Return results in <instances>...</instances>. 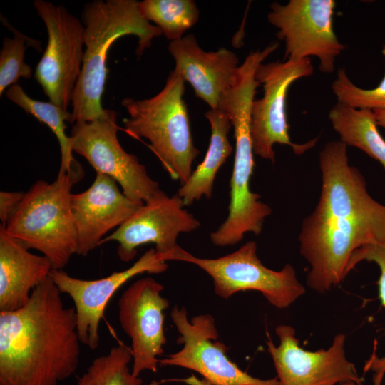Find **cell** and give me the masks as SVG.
I'll return each mask as SVG.
<instances>
[{"mask_svg": "<svg viewBox=\"0 0 385 385\" xmlns=\"http://www.w3.org/2000/svg\"><path fill=\"white\" fill-rule=\"evenodd\" d=\"M171 319L180 334L178 352L159 359L163 366H176L195 371L212 385H280L277 378H255L232 361L226 345L217 340L215 319L208 314L194 317L190 321L185 307H174Z\"/></svg>", "mask_w": 385, "mask_h": 385, "instance_id": "obj_11", "label": "cell"}, {"mask_svg": "<svg viewBox=\"0 0 385 385\" xmlns=\"http://www.w3.org/2000/svg\"><path fill=\"white\" fill-rule=\"evenodd\" d=\"M211 126L210 144L203 160L192 171L178 194L185 206L191 205L203 196L210 199L216 175L233 151L228 135L232 125L227 113L220 108H210L205 113Z\"/></svg>", "mask_w": 385, "mask_h": 385, "instance_id": "obj_19", "label": "cell"}, {"mask_svg": "<svg viewBox=\"0 0 385 385\" xmlns=\"http://www.w3.org/2000/svg\"><path fill=\"white\" fill-rule=\"evenodd\" d=\"M373 111L377 125L385 128V111L375 110Z\"/></svg>", "mask_w": 385, "mask_h": 385, "instance_id": "obj_29", "label": "cell"}, {"mask_svg": "<svg viewBox=\"0 0 385 385\" xmlns=\"http://www.w3.org/2000/svg\"><path fill=\"white\" fill-rule=\"evenodd\" d=\"M163 286L153 278L140 279L128 287L118 299V318L123 331L131 339L132 373H155L158 357L166 343L164 311L169 301L161 295Z\"/></svg>", "mask_w": 385, "mask_h": 385, "instance_id": "obj_14", "label": "cell"}, {"mask_svg": "<svg viewBox=\"0 0 385 385\" xmlns=\"http://www.w3.org/2000/svg\"><path fill=\"white\" fill-rule=\"evenodd\" d=\"M53 269L46 256L32 254L0 227V312L26 304L33 290Z\"/></svg>", "mask_w": 385, "mask_h": 385, "instance_id": "obj_18", "label": "cell"}, {"mask_svg": "<svg viewBox=\"0 0 385 385\" xmlns=\"http://www.w3.org/2000/svg\"><path fill=\"white\" fill-rule=\"evenodd\" d=\"M185 80L172 71L163 89L150 98H125L122 106L129 115L125 130L136 138H146L164 168L181 185L192 173L200 151L194 145L187 106Z\"/></svg>", "mask_w": 385, "mask_h": 385, "instance_id": "obj_5", "label": "cell"}, {"mask_svg": "<svg viewBox=\"0 0 385 385\" xmlns=\"http://www.w3.org/2000/svg\"><path fill=\"white\" fill-rule=\"evenodd\" d=\"M335 6L334 0H289L284 5H270L267 20L285 43L284 61L314 56L321 72H334L336 59L345 49L333 29Z\"/></svg>", "mask_w": 385, "mask_h": 385, "instance_id": "obj_10", "label": "cell"}, {"mask_svg": "<svg viewBox=\"0 0 385 385\" xmlns=\"http://www.w3.org/2000/svg\"><path fill=\"white\" fill-rule=\"evenodd\" d=\"M80 343L75 308L48 277L24 307L0 312V385H58L76 371Z\"/></svg>", "mask_w": 385, "mask_h": 385, "instance_id": "obj_2", "label": "cell"}, {"mask_svg": "<svg viewBox=\"0 0 385 385\" xmlns=\"http://www.w3.org/2000/svg\"><path fill=\"white\" fill-rule=\"evenodd\" d=\"M168 50L175 69L193 88L197 97L212 109L217 108L222 95L234 83L240 66L237 55L226 48L207 52L193 34L170 41Z\"/></svg>", "mask_w": 385, "mask_h": 385, "instance_id": "obj_17", "label": "cell"}, {"mask_svg": "<svg viewBox=\"0 0 385 385\" xmlns=\"http://www.w3.org/2000/svg\"><path fill=\"white\" fill-rule=\"evenodd\" d=\"M319 166V200L303 220L298 240L300 253L310 265L307 284L324 293L347 276L355 250L385 243V205L369 194L364 177L349 164L347 145L341 140L324 145Z\"/></svg>", "mask_w": 385, "mask_h": 385, "instance_id": "obj_1", "label": "cell"}, {"mask_svg": "<svg viewBox=\"0 0 385 385\" xmlns=\"http://www.w3.org/2000/svg\"><path fill=\"white\" fill-rule=\"evenodd\" d=\"M25 192L13 191L0 192V227L5 228L9 219L21 202Z\"/></svg>", "mask_w": 385, "mask_h": 385, "instance_id": "obj_27", "label": "cell"}, {"mask_svg": "<svg viewBox=\"0 0 385 385\" xmlns=\"http://www.w3.org/2000/svg\"><path fill=\"white\" fill-rule=\"evenodd\" d=\"M167 269L166 262L158 257L155 248H151L128 269L103 278L81 279L60 269H53L49 277L60 292L73 301L81 343L93 350L99 344V327L106 307L118 289L136 275L160 274Z\"/></svg>", "mask_w": 385, "mask_h": 385, "instance_id": "obj_15", "label": "cell"}, {"mask_svg": "<svg viewBox=\"0 0 385 385\" xmlns=\"http://www.w3.org/2000/svg\"><path fill=\"white\" fill-rule=\"evenodd\" d=\"M33 4L48 34L34 77L50 101L68 111L83 64L85 27L61 5L45 0Z\"/></svg>", "mask_w": 385, "mask_h": 385, "instance_id": "obj_7", "label": "cell"}, {"mask_svg": "<svg viewBox=\"0 0 385 385\" xmlns=\"http://www.w3.org/2000/svg\"><path fill=\"white\" fill-rule=\"evenodd\" d=\"M6 96L26 113L32 115L52 130L58 139L61 150V165L58 175L70 172L76 162L73 157L70 136L66 133V123L69 121L71 112L64 111L51 101L44 102L29 97L18 83L8 88Z\"/></svg>", "mask_w": 385, "mask_h": 385, "instance_id": "obj_21", "label": "cell"}, {"mask_svg": "<svg viewBox=\"0 0 385 385\" xmlns=\"http://www.w3.org/2000/svg\"><path fill=\"white\" fill-rule=\"evenodd\" d=\"M276 333L279 344L266 342L280 385H336L362 383L353 363L345 356L344 334H337L327 349L304 350L299 345L294 329L282 324Z\"/></svg>", "mask_w": 385, "mask_h": 385, "instance_id": "obj_13", "label": "cell"}, {"mask_svg": "<svg viewBox=\"0 0 385 385\" xmlns=\"http://www.w3.org/2000/svg\"><path fill=\"white\" fill-rule=\"evenodd\" d=\"M2 24L14 34L13 38L5 37L0 51V96L10 86L17 84L19 78L29 79L31 77L32 69L24 61L25 51L31 46L41 51V42L31 38L14 28L5 19L1 16Z\"/></svg>", "mask_w": 385, "mask_h": 385, "instance_id": "obj_24", "label": "cell"}, {"mask_svg": "<svg viewBox=\"0 0 385 385\" xmlns=\"http://www.w3.org/2000/svg\"><path fill=\"white\" fill-rule=\"evenodd\" d=\"M339 385H364L363 383H356L354 381H348Z\"/></svg>", "mask_w": 385, "mask_h": 385, "instance_id": "obj_31", "label": "cell"}, {"mask_svg": "<svg viewBox=\"0 0 385 385\" xmlns=\"http://www.w3.org/2000/svg\"><path fill=\"white\" fill-rule=\"evenodd\" d=\"M143 203L128 198L109 176L96 173L87 190L71 196L77 254L87 256L108 232L120 227Z\"/></svg>", "mask_w": 385, "mask_h": 385, "instance_id": "obj_16", "label": "cell"}, {"mask_svg": "<svg viewBox=\"0 0 385 385\" xmlns=\"http://www.w3.org/2000/svg\"><path fill=\"white\" fill-rule=\"evenodd\" d=\"M130 347L120 344L96 358L78 379L77 385H141L142 379L129 369Z\"/></svg>", "mask_w": 385, "mask_h": 385, "instance_id": "obj_23", "label": "cell"}, {"mask_svg": "<svg viewBox=\"0 0 385 385\" xmlns=\"http://www.w3.org/2000/svg\"><path fill=\"white\" fill-rule=\"evenodd\" d=\"M170 260L187 262L201 268L212 279L215 294L224 299L239 292L257 291L272 305L283 309L305 292L290 264L275 271L261 262L255 241L247 242L237 250L215 259L195 257L180 247Z\"/></svg>", "mask_w": 385, "mask_h": 385, "instance_id": "obj_6", "label": "cell"}, {"mask_svg": "<svg viewBox=\"0 0 385 385\" xmlns=\"http://www.w3.org/2000/svg\"><path fill=\"white\" fill-rule=\"evenodd\" d=\"M185 206L178 193L168 196L160 189L128 220L105 237L101 245L117 242L119 259L128 262L135 258L140 246L151 243L155 245L158 257L168 261L180 247L177 244L179 234L192 232L200 225Z\"/></svg>", "mask_w": 385, "mask_h": 385, "instance_id": "obj_12", "label": "cell"}, {"mask_svg": "<svg viewBox=\"0 0 385 385\" xmlns=\"http://www.w3.org/2000/svg\"><path fill=\"white\" fill-rule=\"evenodd\" d=\"M384 375L374 374L373 376L374 385H381Z\"/></svg>", "mask_w": 385, "mask_h": 385, "instance_id": "obj_30", "label": "cell"}, {"mask_svg": "<svg viewBox=\"0 0 385 385\" xmlns=\"http://www.w3.org/2000/svg\"><path fill=\"white\" fill-rule=\"evenodd\" d=\"M328 117L342 142L366 153L385 170V139L378 130L373 111L356 109L337 102L329 110Z\"/></svg>", "mask_w": 385, "mask_h": 385, "instance_id": "obj_20", "label": "cell"}, {"mask_svg": "<svg viewBox=\"0 0 385 385\" xmlns=\"http://www.w3.org/2000/svg\"><path fill=\"white\" fill-rule=\"evenodd\" d=\"M117 113L105 109L97 118L73 124L70 138L73 151L83 156L96 173L109 176L123 192L135 202L148 201L160 188L138 158L121 146Z\"/></svg>", "mask_w": 385, "mask_h": 385, "instance_id": "obj_8", "label": "cell"}, {"mask_svg": "<svg viewBox=\"0 0 385 385\" xmlns=\"http://www.w3.org/2000/svg\"><path fill=\"white\" fill-rule=\"evenodd\" d=\"M332 89L337 102L356 109L385 111V74L379 84L371 89L356 86L344 68H339Z\"/></svg>", "mask_w": 385, "mask_h": 385, "instance_id": "obj_25", "label": "cell"}, {"mask_svg": "<svg viewBox=\"0 0 385 385\" xmlns=\"http://www.w3.org/2000/svg\"><path fill=\"white\" fill-rule=\"evenodd\" d=\"M85 27L82 68L71 101L69 123L89 121L104 111L101 100L107 78V57L111 45L126 35L138 37L140 56L153 40L162 34L140 14L135 0H95L84 5Z\"/></svg>", "mask_w": 385, "mask_h": 385, "instance_id": "obj_3", "label": "cell"}, {"mask_svg": "<svg viewBox=\"0 0 385 385\" xmlns=\"http://www.w3.org/2000/svg\"><path fill=\"white\" fill-rule=\"evenodd\" d=\"M375 262L380 269V277L378 281L379 297L381 304L385 307V243L369 244L355 250L349 262L346 272H349L361 261ZM376 346L370 358L366 361L364 370L365 372L372 371L375 374H385V356L379 358L375 353Z\"/></svg>", "mask_w": 385, "mask_h": 385, "instance_id": "obj_26", "label": "cell"}, {"mask_svg": "<svg viewBox=\"0 0 385 385\" xmlns=\"http://www.w3.org/2000/svg\"><path fill=\"white\" fill-rule=\"evenodd\" d=\"M313 73L310 58L262 63L258 66L255 78L262 85L264 94L255 99L252 106L250 131L254 154L274 163L273 147L276 143L291 147L297 155L304 153L317 144L319 137L302 144L291 140L286 112L290 86Z\"/></svg>", "mask_w": 385, "mask_h": 385, "instance_id": "obj_9", "label": "cell"}, {"mask_svg": "<svg viewBox=\"0 0 385 385\" xmlns=\"http://www.w3.org/2000/svg\"><path fill=\"white\" fill-rule=\"evenodd\" d=\"M182 381L185 382V384L188 385H212L210 383H209L205 379H200L197 378L195 375L192 374L188 378L184 379L181 380Z\"/></svg>", "mask_w": 385, "mask_h": 385, "instance_id": "obj_28", "label": "cell"}, {"mask_svg": "<svg viewBox=\"0 0 385 385\" xmlns=\"http://www.w3.org/2000/svg\"><path fill=\"white\" fill-rule=\"evenodd\" d=\"M138 9L170 41L182 38L198 21L200 14L193 0H144L138 1Z\"/></svg>", "mask_w": 385, "mask_h": 385, "instance_id": "obj_22", "label": "cell"}, {"mask_svg": "<svg viewBox=\"0 0 385 385\" xmlns=\"http://www.w3.org/2000/svg\"><path fill=\"white\" fill-rule=\"evenodd\" d=\"M83 175L77 161L52 183L36 181L3 228L28 250L41 252L53 269L62 270L77 254L71 189Z\"/></svg>", "mask_w": 385, "mask_h": 385, "instance_id": "obj_4", "label": "cell"}]
</instances>
